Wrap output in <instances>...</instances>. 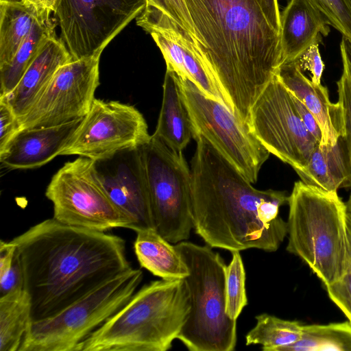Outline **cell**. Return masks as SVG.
<instances>
[{"label": "cell", "instance_id": "6da1fadb", "mask_svg": "<svg viewBox=\"0 0 351 351\" xmlns=\"http://www.w3.org/2000/svg\"><path fill=\"white\" fill-rule=\"evenodd\" d=\"M15 246L32 321L51 317L132 268L121 237L43 221L9 241Z\"/></svg>", "mask_w": 351, "mask_h": 351}, {"label": "cell", "instance_id": "7a4b0ae2", "mask_svg": "<svg viewBox=\"0 0 351 351\" xmlns=\"http://www.w3.org/2000/svg\"><path fill=\"white\" fill-rule=\"evenodd\" d=\"M197 48L230 110L249 125L251 110L281 65L280 32L264 0H184Z\"/></svg>", "mask_w": 351, "mask_h": 351}, {"label": "cell", "instance_id": "3957f363", "mask_svg": "<svg viewBox=\"0 0 351 351\" xmlns=\"http://www.w3.org/2000/svg\"><path fill=\"white\" fill-rule=\"evenodd\" d=\"M191 160L193 229L211 247L234 251L255 248L276 252L287 236L279 215L288 202L285 191L254 188L204 137Z\"/></svg>", "mask_w": 351, "mask_h": 351}, {"label": "cell", "instance_id": "277c9868", "mask_svg": "<svg viewBox=\"0 0 351 351\" xmlns=\"http://www.w3.org/2000/svg\"><path fill=\"white\" fill-rule=\"evenodd\" d=\"M191 311L184 279L152 281L78 346L77 351H166Z\"/></svg>", "mask_w": 351, "mask_h": 351}, {"label": "cell", "instance_id": "5b68a950", "mask_svg": "<svg viewBox=\"0 0 351 351\" xmlns=\"http://www.w3.org/2000/svg\"><path fill=\"white\" fill-rule=\"evenodd\" d=\"M287 251L300 258L325 287L342 276L348 250V212L337 192L302 181L289 195Z\"/></svg>", "mask_w": 351, "mask_h": 351}, {"label": "cell", "instance_id": "8992f818", "mask_svg": "<svg viewBox=\"0 0 351 351\" xmlns=\"http://www.w3.org/2000/svg\"><path fill=\"white\" fill-rule=\"evenodd\" d=\"M175 247L189 269L184 280L191 302L177 339L190 351L234 350L237 320L226 312L224 261L208 245L183 241Z\"/></svg>", "mask_w": 351, "mask_h": 351}, {"label": "cell", "instance_id": "52a82bcc", "mask_svg": "<svg viewBox=\"0 0 351 351\" xmlns=\"http://www.w3.org/2000/svg\"><path fill=\"white\" fill-rule=\"evenodd\" d=\"M143 276L141 269L132 267L59 313L32 321L19 351H77L80 343L130 300Z\"/></svg>", "mask_w": 351, "mask_h": 351}, {"label": "cell", "instance_id": "ba28073f", "mask_svg": "<svg viewBox=\"0 0 351 351\" xmlns=\"http://www.w3.org/2000/svg\"><path fill=\"white\" fill-rule=\"evenodd\" d=\"M141 149L155 230L170 243L186 241L193 229L192 177L183 154L154 135Z\"/></svg>", "mask_w": 351, "mask_h": 351}, {"label": "cell", "instance_id": "9c48e42d", "mask_svg": "<svg viewBox=\"0 0 351 351\" xmlns=\"http://www.w3.org/2000/svg\"><path fill=\"white\" fill-rule=\"evenodd\" d=\"M45 195L60 223L106 232L131 228L130 219L110 199L95 167V160L79 156L65 163L51 178Z\"/></svg>", "mask_w": 351, "mask_h": 351}, {"label": "cell", "instance_id": "30bf717a", "mask_svg": "<svg viewBox=\"0 0 351 351\" xmlns=\"http://www.w3.org/2000/svg\"><path fill=\"white\" fill-rule=\"evenodd\" d=\"M192 123L193 138L210 142L252 184L269 152L251 130L223 104L208 97L195 84L180 77Z\"/></svg>", "mask_w": 351, "mask_h": 351}, {"label": "cell", "instance_id": "8fae6325", "mask_svg": "<svg viewBox=\"0 0 351 351\" xmlns=\"http://www.w3.org/2000/svg\"><path fill=\"white\" fill-rule=\"evenodd\" d=\"M146 5L147 0H56L53 14L75 60L101 54Z\"/></svg>", "mask_w": 351, "mask_h": 351}, {"label": "cell", "instance_id": "7c38bea8", "mask_svg": "<svg viewBox=\"0 0 351 351\" xmlns=\"http://www.w3.org/2000/svg\"><path fill=\"white\" fill-rule=\"evenodd\" d=\"M249 125L270 154L295 171L304 167L319 144L304 125L291 93L276 75L254 104Z\"/></svg>", "mask_w": 351, "mask_h": 351}, {"label": "cell", "instance_id": "4fadbf2b", "mask_svg": "<svg viewBox=\"0 0 351 351\" xmlns=\"http://www.w3.org/2000/svg\"><path fill=\"white\" fill-rule=\"evenodd\" d=\"M151 136L143 115L135 107L95 98L60 156L104 159L125 149L142 147Z\"/></svg>", "mask_w": 351, "mask_h": 351}, {"label": "cell", "instance_id": "5bb4252c", "mask_svg": "<svg viewBox=\"0 0 351 351\" xmlns=\"http://www.w3.org/2000/svg\"><path fill=\"white\" fill-rule=\"evenodd\" d=\"M100 56L72 60L61 66L37 101L19 119L21 129L53 127L82 119L99 85Z\"/></svg>", "mask_w": 351, "mask_h": 351}, {"label": "cell", "instance_id": "9a60e30c", "mask_svg": "<svg viewBox=\"0 0 351 351\" xmlns=\"http://www.w3.org/2000/svg\"><path fill=\"white\" fill-rule=\"evenodd\" d=\"M98 178L110 199L131 221V230L154 229L141 147L95 160Z\"/></svg>", "mask_w": 351, "mask_h": 351}, {"label": "cell", "instance_id": "2e32d148", "mask_svg": "<svg viewBox=\"0 0 351 351\" xmlns=\"http://www.w3.org/2000/svg\"><path fill=\"white\" fill-rule=\"evenodd\" d=\"M82 119L53 127L21 129L0 149L1 165L9 169H30L47 164L60 156Z\"/></svg>", "mask_w": 351, "mask_h": 351}, {"label": "cell", "instance_id": "e0dca14e", "mask_svg": "<svg viewBox=\"0 0 351 351\" xmlns=\"http://www.w3.org/2000/svg\"><path fill=\"white\" fill-rule=\"evenodd\" d=\"M149 33L162 53L167 70L190 80L208 97L223 104L230 110L228 102L197 46L173 29H152Z\"/></svg>", "mask_w": 351, "mask_h": 351}, {"label": "cell", "instance_id": "ac0fdd59", "mask_svg": "<svg viewBox=\"0 0 351 351\" xmlns=\"http://www.w3.org/2000/svg\"><path fill=\"white\" fill-rule=\"evenodd\" d=\"M276 76L293 96L301 101L315 117L322 131L319 145H333L343 137L345 125L340 104L332 103L327 88L306 77L294 62L279 67Z\"/></svg>", "mask_w": 351, "mask_h": 351}, {"label": "cell", "instance_id": "d6986e66", "mask_svg": "<svg viewBox=\"0 0 351 351\" xmlns=\"http://www.w3.org/2000/svg\"><path fill=\"white\" fill-rule=\"evenodd\" d=\"M72 57L62 39L56 35L43 44L16 87L0 97L12 108L18 119L25 115L39 99L56 72Z\"/></svg>", "mask_w": 351, "mask_h": 351}, {"label": "cell", "instance_id": "ffe728a7", "mask_svg": "<svg viewBox=\"0 0 351 351\" xmlns=\"http://www.w3.org/2000/svg\"><path fill=\"white\" fill-rule=\"evenodd\" d=\"M325 16L309 0H290L280 14L281 65L294 61L330 32Z\"/></svg>", "mask_w": 351, "mask_h": 351}, {"label": "cell", "instance_id": "44dd1931", "mask_svg": "<svg viewBox=\"0 0 351 351\" xmlns=\"http://www.w3.org/2000/svg\"><path fill=\"white\" fill-rule=\"evenodd\" d=\"M162 89L161 108L153 135L172 150L182 152L193 138V129L180 76L167 69Z\"/></svg>", "mask_w": 351, "mask_h": 351}, {"label": "cell", "instance_id": "7402d4cb", "mask_svg": "<svg viewBox=\"0 0 351 351\" xmlns=\"http://www.w3.org/2000/svg\"><path fill=\"white\" fill-rule=\"evenodd\" d=\"M295 172L304 184L328 192L351 188V165L343 138L333 145L318 144L304 167Z\"/></svg>", "mask_w": 351, "mask_h": 351}, {"label": "cell", "instance_id": "603a6c76", "mask_svg": "<svg viewBox=\"0 0 351 351\" xmlns=\"http://www.w3.org/2000/svg\"><path fill=\"white\" fill-rule=\"evenodd\" d=\"M136 232L134 253L141 267L162 279H184L189 269L175 245L154 229Z\"/></svg>", "mask_w": 351, "mask_h": 351}, {"label": "cell", "instance_id": "cb8c5ba5", "mask_svg": "<svg viewBox=\"0 0 351 351\" xmlns=\"http://www.w3.org/2000/svg\"><path fill=\"white\" fill-rule=\"evenodd\" d=\"M45 12L24 2L0 1V69L13 58Z\"/></svg>", "mask_w": 351, "mask_h": 351}, {"label": "cell", "instance_id": "d4e9b609", "mask_svg": "<svg viewBox=\"0 0 351 351\" xmlns=\"http://www.w3.org/2000/svg\"><path fill=\"white\" fill-rule=\"evenodd\" d=\"M51 12H43L33 26L12 60L0 69V97L10 93L35 59L43 44L56 35Z\"/></svg>", "mask_w": 351, "mask_h": 351}, {"label": "cell", "instance_id": "484cf974", "mask_svg": "<svg viewBox=\"0 0 351 351\" xmlns=\"http://www.w3.org/2000/svg\"><path fill=\"white\" fill-rule=\"evenodd\" d=\"M32 322V303L25 289L0 297V351H19Z\"/></svg>", "mask_w": 351, "mask_h": 351}, {"label": "cell", "instance_id": "4316f807", "mask_svg": "<svg viewBox=\"0 0 351 351\" xmlns=\"http://www.w3.org/2000/svg\"><path fill=\"white\" fill-rule=\"evenodd\" d=\"M136 24L149 32L152 29H174L197 45L195 32L184 0H147Z\"/></svg>", "mask_w": 351, "mask_h": 351}, {"label": "cell", "instance_id": "83f0119b", "mask_svg": "<svg viewBox=\"0 0 351 351\" xmlns=\"http://www.w3.org/2000/svg\"><path fill=\"white\" fill-rule=\"evenodd\" d=\"M256 324L246 335L247 346L259 344L263 351H280L300 339L304 324L267 313L256 316Z\"/></svg>", "mask_w": 351, "mask_h": 351}, {"label": "cell", "instance_id": "f1b7e54d", "mask_svg": "<svg viewBox=\"0 0 351 351\" xmlns=\"http://www.w3.org/2000/svg\"><path fill=\"white\" fill-rule=\"evenodd\" d=\"M351 351V322L304 325L302 337L280 351Z\"/></svg>", "mask_w": 351, "mask_h": 351}, {"label": "cell", "instance_id": "f546056e", "mask_svg": "<svg viewBox=\"0 0 351 351\" xmlns=\"http://www.w3.org/2000/svg\"><path fill=\"white\" fill-rule=\"evenodd\" d=\"M226 312L237 320L247 304L245 271L239 251L232 252V259L225 271Z\"/></svg>", "mask_w": 351, "mask_h": 351}, {"label": "cell", "instance_id": "4dcf8cb0", "mask_svg": "<svg viewBox=\"0 0 351 351\" xmlns=\"http://www.w3.org/2000/svg\"><path fill=\"white\" fill-rule=\"evenodd\" d=\"M343 71L337 82L338 102L343 114L345 134L344 140L351 165V40L342 36L340 43Z\"/></svg>", "mask_w": 351, "mask_h": 351}, {"label": "cell", "instance_id": "1f68e13d", "mask_svg": "<svg viewBox=\"0 0 351 351\" xmlns=\"http://www.w3.org/2000/svg\"><path fill=\"white\" fill-rule=\"evenodd\" d=\"M24 289L23 275L15 246L10 241L0 242V296Z\"/></svg>", "mask_w": 351, "mask_h": 351}, {"label": "cell", "instance_id": "d6a6232c", "mask_svg": "<svg viewBox=\"0 0 351 351\" xmlns=\"http://www.w3.org/2000/svg\"><path fill=\"white\" fill-rule=\"evenodd\" d=\"M348 250L344 271L341 278L326 287L330 299L351 322V217L348 214Z\"/></svg>", "mask_w": 351, "mask_h": 351}, {"label": "cell", "instance_id": "836d02e7", "mask_svg": "<svg viewBox=\"0 0 351 351\" xmlns=\"http://www.w3.org/2000/svg\"><path fill=\"white\" fill-rule=\"evenodd\" d=\"M342 36L351 40V0H309Z\"/></svg>", "mask_w": 351, "mask_h": 351}, {"label": "cell", "instance_id": "e575fe53", "mask_svg": "<svg viewBox=\"0 0 351 351\" xmlns=\"http://www.w3.org/2000/svg\"><path fill=\"white\" fill-rule=\"evenodd\" d=\"M315 43L302 53L294 61L301 71H308L311 74V80L315 84H321V77L324 69L319 45Z\"/></svg>", "mask_w": 351, "mask_h": 351}, {"label": "cell", "instance_id": "d590c367", "mask_svg": "<svg viewBox=\"0 0 351 351\" xmlns=\"http://www.w3.org/2000/svg\"><path fill=\"white\" fill-rule=\"evenodd\" d=\"M21 130L17 117L10 106L0 99V149Z\"/></svg>", "mask_w": 351, "mask_h": 351}, {"label": "cell", "instance_id": "8d00e7d4", "mask_svg": "<svg viewBox=\"0 0 351 351\" xmlns=\"http://www.w3.org/2000/svg\"><path fill=\"white\" fill-rule=\"evenodd\" d=\"M291 95L304 125L317 141L320 143L322 136V131L315 117L301 101L291 93Z\"/></svg>", "mask_w": 351, "mask_h": 351}, {"label": "cell", "instance_id": "74e56055", "mask_svg": "<svg viewBox=\"0 0 351 351\" xmlns=\"http://www.w3.org/2000/svg\"><path fill=\"white\" fill-rule=\"evenodd\" d=\"M266 16L274 27L278 32H280V12L279 10L278 0H264Z\"/></svg>", "mask_w": 351, "mask_h": 351}, {"label": "cell", "instance_id": "f35d334b", "mask_svg": "<svg viewBox=\"0 0 351 351\" xmlns=\"http://www.w3.org/2000/svg\"><path fill=\"white\" fill-rule=\"evenodd\" d=\"M23 2L33 5L39 10L53 12L56 0H23Z\"/></svg>", "mask_w": 351, "mask_h": 351}, {"label": "cell", "instance_id": "ab89813d", "mask_svg": "<svg viewBox=\"0 0 351 351\" xmlns=\"http://www.w3.org/2000/svg\"><path fill=\"white\" fill-rule=\"evenodd\" d=\"M348 214L351 217V194L346 203Z\"/></svg>", "mask_w": 351, "mask_h": 351}, {"label": "cell", "instance_id": "60d3db41", "mask_svg": "<svg viewBox=\"0 0 351 351\" xmlns=\"http://www.w3.org/2000/svg\"><path fill=\"white\" fill-rule=\"evenodd\" d=\"M0 1H5V2H22L23 0H0Z\"/></svg>", "mask_w": 351, "mask_h": 351}]
</instances>
